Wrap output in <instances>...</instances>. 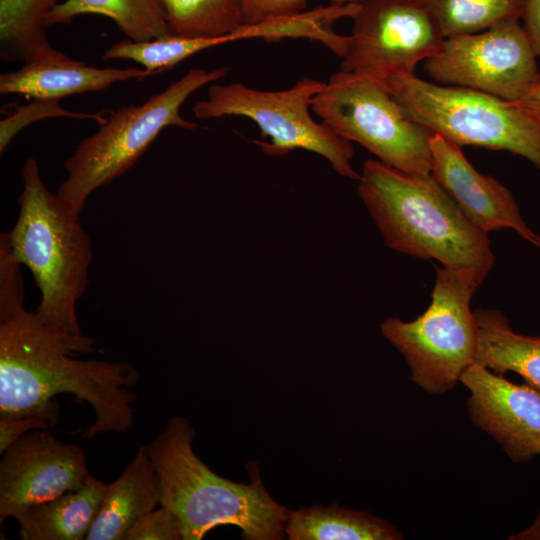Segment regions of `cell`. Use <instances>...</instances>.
Returning <instances> with one entry per match:
<instances>
[{
	"label": "cell",
	"mask_w": 540,
	"mask_h": 540,
	"mask_svg": "<svg viewBox=\"0 0 540 540\" xmlns=\"http://www.w3.org/2000/svg\"><path fill=\"white\" fill-rule=\"evenodd\" d=\"M20 266L1 241L0 421L38 415L53 426L59 414L53 398L70 393L95 411L83 437L126 432L137 401L128 388L139 381L138 370L128 363L71 358L93 352L96 340L49 327L35 311H26Z\"/></svg>",
	"instance_id": "obj_1"
},
{
	"label": "cell",
	"mask_w": 540,
	"mask_h": 540,
	"mask_svg": "<svg viewBox=\"0 0 540 540\" xmlns=\"http://www.w3.org/2000/svg\"><path fill=\"white\" fill-rule=\"evenodd\" d=\"M358 194L385 244L483 281L495 257L488 233L476 227L431 174H409L377 159L364 162Z\"/></svg>",
	"instance_id": "obj_2"
},
{
	"label": "cell",
	"mask_w": 540,
	"mask_h": 540,
	"mask_svg": "<svg viewBox=\"0 0 540 540\" xmlns=\"http://www.w3.org/2000/svg\"><path fill=\"white\" fill-rule=\"evenodd\" d=\"M195 430L183 417L171 418L164 430L142 446L160 484V505L179 519L182 540H201L219 525H235L246 540L284 538L288 510L267 492L255 470L249 484L223 478L192 449Z\"/></svg>",
	"instance_id": "obj_3"
},
{
	"label": "cell",
	"mask_w": 540,
	"mask_h": 540,
	"mask_svg": "<svg viewBox=\"0 0 540 540\" xmlns=\"http://www.w3.org/2000/svg\"><path fill=\"white\" fill-rule=\"evenodd\" d=\"M23 190L13 228L1 233L11 257L32 272L41 300L35 310L47 326L82 334L76 305L88 286L91 240L79 215L50 192L37 160L22 169Z\"/></svg>",
	"instance_id": "obj_4"
},
{
	"label": "cell",
	"mask_w": 540,
	"mask_h": 540,
	"mask_svg": "<svg viewBox=\"0 0 540 540\" xmlns=\"http://www.w3.org/2000/svg\"><path fill=\"white\" fill-rule=\"evenodd\" d=\"M227 73V67L212 71L192 68L142 104L111 112L64 162L67 177L56 192L59 199L68 209L80 214L89 196L133 167L166 127L198 128L195 122L182 117L181 106L195 91Z\"/></svg>",
	"instance_id": "obj_5"
},
{
	"label": "cell",
	"mask_w": 540,
	"mask_h": 540,
	"mask_svg": "<svg viewBox=\"0 0 540 540\" xmlns=\"http://www.w3.org/2000/svg\"><path fill=\"white\" fill-rule=\"evenodd\" d=\"M411 117L458 146L505 150L540 169V118L516 102L401 74L385 81Z\"/></svg>",
	"instance_id": "obj_6"
},
{
	"label": "cell",
	"mask_w": 540,
	"mask_h": 540,
	"mask_svg": "<svg viewBox=\"0 0 540 540\" xmlns=\"http://www.w3.org/2000/svg\"><path fill=\"white\" fill-rule=\"evenodd\" d=\"M482 282L470 271L437 268L431 302L420 316L381 323L382 335L408 364L410 379L428 393L453 389L474 362L477 326L470 303Z\"/></svg>",
	"instance_id": "obj_7"
},
{
	"label": "cell",
	"mask_w": 540,
	"mask_h": 540,
	"mask_svg": "<svg viewBox=\"0 0 540 540\" xmlns=\"http://www.w3.org/2000/svg\"><path fill=\"white\" fill-rule=\"evenodd\" d=\"M311 110L380 162L409 174H431L433 132L411 117L386 83L340 69L312 98Z\"/></svg>",
	"instance_id": "obj_8"
},
{
	"label": "cell",
	"mask_w": 540,
	"mask_h": 540,
	"mask_svg": "<svg viewBox=\"0 0 540 540\" xmlns=\"http://www.w3.org/2000/svg\"><path fill=\"white\" fill-rule=\"evenodd\" d=\"M326 83L303 78L289 89L263 91L234 82L211 84L207 98L193 107L199 119L244 116L253 120L264 138L256 142L264 154L284 156L296 149L316 153L325 158L337 174L358 180L360 174L352 166L354 150L351 142L335 134L309 113L311 100Z\"/></svg>",
	"instance_id": "obj_9"
},
{
	"label": "cell",
	"mask_w": 540,
	"mask_h": 540,
	"mask_svg": "<svg viewBox=\"0 0 540 540\" xmlns=\"http://www.w3.org/2000/svg\"><path fill=\"white\" fill-rule=\"evenodd\" d=\"M518 18L470 35L445 39L425 61L438 84L482 91L517 102L538 72L536 54Z\"/></svg>",
	"instance_id": "obj_10"
},
{
	"label": "cell",
	"mask_w": 540,
	"mask_h": 540,
	"mask_svg": "<svg viewBox=\"0 0 540 540\" xmlns=\"http://www.w3.org/2000/svg\"><path fill=\"white\" fill-rule=\"evenodd\" d=\"M352 19L341 70L384 83L394 75L414 74L445 40L414 0H363Z\"/></svg>",
	"instance_id": "obj_11"
},
{
	"label": "cell",
	"mask_w": 540,
	"mask_h": 540,
	"mask_svg": "<svg viewBox=\"0 0 540 540\" xmlns=\"http://www.w3.org/2000/svg\"><path fill=\"white\" fill-rule=\"evenodd\" d=\"M91 475L78 445L33 429L14 441L0 463V522L34 504L82 488Z\"/></svg>",
	"instance_id": "obj_12"
},
{
	"label": "cell",
	"mask_w": 540,
	"mask_h": 540,
	"mask_svg": "<svg viewBox=\"0 0 540 540\" xmlns=\"http://www.w3.org/2000/svg\"><path fill=\"white\" fill-rule=\"evenodd\" d=\"M471 421L516 463L540 456V391L473 362L460 376Z\"/></svg>",
	"instance_id": "obj_13"
},
{
	"label": "cell",
	"mask_w": 540,
	"mask_h": 540,
	"mask_svg": "<svg viewBox=\"0 0 540 540\" xmlns=\"http://www.w3.org/2000/svg\"><path fill=\"white\" fill-rule=\"evenodd\" d=\"M430 147L431 175L476 227L486 233L512 229L540 248V236L526 224L507 187L477 171L461 147L444 137L433 133Z\"/></svg>",
	"instance_id": "obj_14"
},
{
	"label": "cell",
	"mask_w": 540,
	"mask_h": 540,
	"mask_svg": "<svg viewBox=\"0 0 540 540\" xmlns=\"http://www.w3.org/2000/svg\"><path fill=\"white\" fill-rule=\"evenodd\" d=\"M153 76L144 68H99L70 58L52 45L15 71L0 75L1 94L58 99L107 89L115 83Z\"/></svg>",
	"instance_id": "obj_15"
},
{
	"label": "cell",
	"mask_w": 540,
	"mask_h": 540,
	"mask_svg": "<svg viewBox=\"0 0 540 540\" xmlns=\"http://www.w3.org/2000/svg\"><path fill=\"white\" fill-rule=\"evenodd\" d=\"M161 503L159 479L142 447L122 474L107 484L86 540H125L129 531Z\"/></svg>",
	"instance_id": "obj_16"
},
{
	"label": "cell",
	"mask_w": 540,
	"mask_h": 540,
	"mask_svg": "<svg viewBox=\"0 0 540 540\" xmlns=\"http://www.w3.org/2000/svg\"><path fill=\"white\" fill-rule=\"evenodd\" d=\"M107 484L90 476L77 491L27 507L15 516L23 540L85 539L99 510Z\"/></svg>",
	"instance_id": "obj_17"
},
{
	"label": "cell",
	"mask_w": 540,
	"mask_h": 540,
	"mask_svg": "<svg viewBox=\"0 0 540 540\" xmlns=\"http://www.w3.org/2000/svg\"><path fill=\"white\" fill-rule=\"evenodd\" d=\"M473 312L477 326L474 362L500 375L515 372L540 391V335L515 332L498 310Z\"/></svg>",
	"instance_id": "obj_18"
},
{
	"label": "cell",
	"mask_w": 540,
	"mask_h": 540,
	"mask_svg": "<svg viewBox=\"0 0 540 540\" xmlns=\"http://www.w3.org/2000/svg\"><path fill=\"white\" fill-rule=\"evenodd\" d=\"M289 540H399L403 535L385 519L337 504L289 511L284 524Z\"/></svg>",
	"instance_id": "obj_19"
},
{
	"label": "cell",
	"mask_w": 540,
	"mask_h": 540,
	"mask_svg": "<svg viewBox=\"0 0 540 540\" xmlns=\"http://www.w3.org/2000/svg\"><path fill=\"white\" fill-rule=\"evenodd\" d=\"M83 14L111 19L128 39L134 41L170 35L162 0H64L49 14L47 26L67 24Z\"/></svg>",
	"instance_id": "obj_20"
},
{
	"label": "cell",
	"mask_w": 540,
	"mask_h": 540,
	"mask_svg": "<svg viewBox=\"0 0 540 540\" xmlns=\"http://www.w3.org/2000/svg\"><path fill=\"white\" fill-rule=\"evenodd\" d=\"M64 0H0V59L25 62L51 46L47 18Z\"/></svg>",
	"instance_id": "obj_21"
},
{
	"label": "cell",
	"mask_w": 540,
	"mask_h": 540,
	"mask_svg": "<svg viewBox=\"0 0 540 540\" xmlns=\"http://www.w3.org/2000/svg\"><path fill=\"white\" fill-rule=\"evenodd\" d=\"M435 22L444 39L485 31L521 19L525 0H414Z\"/></svg>",
	"instance_id": "obj_22"
},
{
	"label": "cell",
	"mask_w": 540,
	"mask_h": 540,
	"mask_svg": "<svg viewBox=\"0 0 540 540\" xmlns=\"http://www.w3.org/2000/svg\"><path fill=\"white\" fill-rule=\"evenodd\" d=\"M162 3L172 35L219 38L243 25L240 0H162Z\"/></svg>",
	"instance_id": "obj_23"
},
{
	"label": "cell",
	"mask_w": 540,
	"mask_h": 540,
	"mask_svg": "<svg viewBox=\"0 0 540 540\" xmlns=\"http://www.w3.org/2000/svg\"><path fill=\"white\" fill-rule=\"evenodd\" d=\"M236 40L234 33L219 38H189L172 34L146 41L127 38L111 45L101 59L131 60L156 75L172 69L195 53Z\"/></svg>",
	"instance_id": "obj_24"
},
{
	"label": "cell",
	"mask_w": 540,
	"mask_h": 540,
	"mask_svg": "<svg viewBox=\"0 0 540 540\" xmlns=\"http://www.w3.org/2000/svg\"><path fill=\"white\" fill-rule=\"evenodd\" d=\"M58 99H33L27 105L15 107L13 112L0 122V152L2 153L12 139L26 126L49 117H68L90 119L100 124L107 119L102 113H82L63 109Z\"/></svg>",
	"instance_id": "obj_25"
},
{
	"label": "cell",
	"mask_w": 540,
	"mask_h": 540,
	"mask_svg": "<svg viewBox=\"0 0 540 540\" xmlns=\"http://www.w3.org/2000/svg\"><path fill=\"white\" fill-rule=\"evenodd\" d=\"M333 5L360 3L363 0H329ZM307 0H240L243 25L288 17L303 12Z\"/></svg>",
	"instance_id": "obj_26"
},
{
	"label": "cell",
	"mask_w": 540,
	"mask_h": 540,
	"mask_svg": "<svg viewBox=\"0 0 540 540\" xmlns=\"http://www.w3.org/2000/svg\"><path fill=\"white\" fill-rule=\"evenodd\" d=\"M125 540H182L181 524L170 509L160 505L145 514Z\"/></svg>",
	"instance_id": "obj_27"
},
{
	"label": "cell",
	"mask_w": 540,
	"mask_h": 540,
	"mask_svg": "<svg viewBox=\"0 0 540 540\" xmlns=\"http://www.w3.org/2000/svg\"><path fill=\"white\" fill-rule=\"evenodd\" d=\"M51 422L43 416H28L20 419L0 421V453L19 437L33 429H47Z\"/></svg>",
	"instance_id": "obj_28"
},
{
	"label": "cell",
	"mask_w": 540,
	"mask_h": 540,
	"mask_svg": "<svg viewBox=\"0 0 540 540\" xmlns=\"http://www.w3.org/2000/svg\"><path fill=\"white\" fill-rule=\"evenodd\" d=\"M521 19L536 56H540V0H525Z\"/></svg>",
	"instance_id": "obj_29"
},
{
	"label": "cell",
	"mask_w": 540,
	"mask_h": 540,
	"mask_svg": "<svg viewBox=\"0 0 540 540\" xmlns=\"http://www.w3.org/2000/svg\"><path fill=\"white\" fill-rule=\"evenodd\" d=\"M516 103L540 118V73L537 74L529 89Z\"/></svg>",
	"instance_id": "obj_30"
},
{
	"label": "cell",
	"mask_w": 540,
	"mask_h": 540,
	"mask_svg": "<svg viewBox=\"0 0 540 540\" xmlns=\"http://www.w3.org/2000/svg\"><path fill=\"white\" fill-rule=\"evenodd\" d=\"M510 540H540V512L531 526L519 532L518 534L511 535Z\"/></svg>",
	"instance_id": "obj_31"
}]
</instances>
